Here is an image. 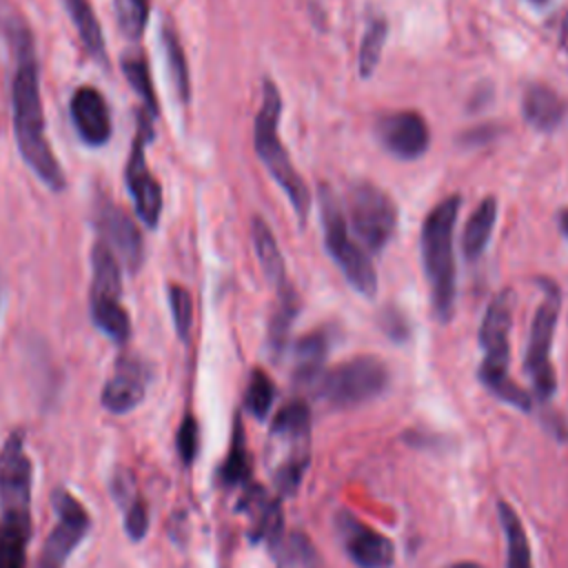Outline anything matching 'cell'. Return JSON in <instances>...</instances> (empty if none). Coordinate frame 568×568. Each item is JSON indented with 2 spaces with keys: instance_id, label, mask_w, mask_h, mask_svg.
I'll return each mask as SVG.
<instances>
[{
  "instance_id": "39",
  "label": "cell",
  "mask_w": 568,
  "mask_h": 568,
  "mask_svg": "<svg viewBox=\"0 0 568 568\" xmlns=\"http://www.w3.org/2000/svg\"><path fill=\"white\" fill-rule=\"evenodd\" d=\"M557 224L561 229V233L568 237V209H561L557 215Z\"/></svg>"
},
{
  "instance_id": "21",
  "label": "cell",
  "mask_w": 568,
  "mask_h": 568,
  "mask_svg": "<svg viewBox=\"0 0 568 568\" xmlns=\"http://www.w3.org/2000/svg\"><path fill=\"white\" fill-rule=\"evenodd\" d=\"M29 537H31V513H2L0 568H27Z\"/></svg>"
},
{
  "instance_id": "26",
  "label": "cell",
  "mask_w": 568,
  "mask_h": 568,
  "mask_svg": "<svg viewBox=\"0 0 568 568\" xmlns=\"http://www.w3.org/2000/svg\"><path fill=\"white\" fill-rule=\"evenodd\" d=\"M64 7L69 11V18L73 20L78 36L87 49V53L100 62L106 64V49H104V38H102V29L100 22L89 4V0H64Z\"/></svg>"
},
{
  "instance_id": "4",
  "label": "cell",
  "mask_w": 568,
  "mask_h": 568,
  "mask_svg": "<svg viewBox=\"0 0 568 568\" xmlns=\"http://www.w3.org/2000/svg\"><path fill=\"white\" fill-rule=\"evenodd\" d=\"M280 113H282L280 89L271 80H264L262 104H260V111H257L255 124H253L255 153L264 162L268 173L275 178V182L282 186V191L286 193L293 211L300 217V224H304L308 209H311V193H308L302 175L295 171V166L277 135Z\"/></svg>"
},
{
  "instance_id": "17",
  "label": "cell",
  "mask_w": 568,
  "mask_h": 568,
  "mask_svg": "<svg viewBox=\"0 0 568 568\" xmlns=\"http://www.w3.org/2000/svg\"><path fill=\"white\" fill-rule=\"evenodd\" d=\"M146 382H149L146 364L133 355H122L115 362L113 375L102 386L100 402L109 413H115V415L129 413L144 399Z\"/></svg>"
},
{
  "instance_id": "36",
  "label": "cell",
  "mask_w": 568,
  "mask_h": 568,
  "mask_svg": "<svg viewBox=\"0 0 568 568\" xmlns=\"http://www.w3.org/2000/svg\"><path fill=\"white\" fill-rule=\"evenodd\" d=\"M124 530L133 541H140L149 530V506L142 497H135L124 508Z\"/></svg>"
},
{
  "instance_id": "9",
  "label": "cell",
  "mask_w": 568,
  "mask_h": 568,
  "mask_svg": "<svg viewBox=\"0 0 568 568\" xmlns=\"http://www.w3.org/2000/svg\"><path fill=\"white\" fill-rule=\"evenodd\" d=\"M539 286H544L546 297L539 304L532 326H530V337L526 346V357H524V368L532 382V388L541 402L550 399L555 388H557V377L555 368L550 364V346H552V335L559 317V304L561 295L555 282L541 277Z\"/></svg>"
},
{
  "instance_id": "28",
  "label": "cell",
  "mask_w": 568,
  "mask_h": 568,
  "mask_svg": "<svg viewBox=\"0 0 568 568\" xmlns=\"http://www.w3.org/2000/svg\"><path fill=\"white\" fill-rule=\"evenodd\" d=\"M122 73L126 75V80L133 87V91L140 95L142 111L151 120H155L158 118V100H155V91H153V82H151V71H149L146 58L140 51L122 55Z\"/></svg>"
},
{
  "instance_id": "25",
  "label": "cell",
  "mask_w": 568,
  "mask_h": 568,
  "mask_svg": "<svg viewBox=\"0 0 568 568\" xmlns=\"http://www.w3.org/2000/svg\"><path fill=\"white\" fill-rule=\"evenodd\" d=\"M297 308H300V304H297V295H295L293 286L284 284L282 288H277V304H275V311L268 322V351H271L273 359H280L286 348L288 331L297 315Z\"/></svg>"
},
{
  "instance_id": "18",
  "label": "cell",
  "mask_w": 568,
  "mask_h": 568,
  "mask_svg": "<svg viewBox=\"0 0 568 568\" xmlns=\"http://www.w3.org/2000/svg\"><path fill=\"white\" fill-rule=\"evenodd\" d=\"M71 122L89 146H104L111 138V113L104 95L95 87H78L69 102Z\"/></svg>"
},
{
  "instance_id": "19",
  "label": "cell",
  "mask_w": 568,
  "mask_h": 568,
  "mask_svg": "<svg viewBox=\"0 0 568 568\" xmlns=\"http://www.w3.org/2000/svg\"><path fill=\"white\" fill-rule=\"evenodd\" d=\"M237 508L251 517V541H266L271 550L282 541L284 517L280 499H273L260 484H251L244 490Z\"/></svg>"
},
{
  "instance_id": "22",
  "label": "cell",
  "mask_w": 568,
  "mask_h": 568,
  "mask_svg": "<svg viewBox=\"0 0 568 568\" xmlns=\"http://www.w3.org/2000/svg\"><path fill=\"white\" fill-rule=\"evenodd\" d=\"M328 353V337L322 331L302 335L293 346V379L297 384H313L320 379Z\"/></svg>"
},
{
  "instance_id": "8",
  "label": "cell",
  "mask_w": 568,
  "mask_h": 568,
  "mask_svg": "<svg viewBox=\"0 0 568 568\" xmlns=\"http://www.w3.org/2000/svg\"><path fill=\"white\" fill-rule=\"evenodd\" d=\"M91 320L113 342L124 344L131 335V320L120 302L122 271L118 257L102 242L91 248Z\"/></svg>"
},
{
  "instance_id": "11",
  "label": "cell",
  "mask_w": 568,
  "mask_h": 568,
  "mask_svg": "<svg viewBox=\"0 0 568 568\" xmlns=\"http://www.w3.org/2000/svg\"><path fill=\"white\" fill-rule=\"evenodd\" d=\"M153 140V120L142 111L138 115V131L133 138L131 155L126 160V186L135 204L138 217L144 222V226L155 229L160 213H162V189L160 182L151 175L146 164V144Z\"/></svg>"
},
{
  "instance_id": "6",
  "label": "cell",
  "mask_w": 568,
  "mask_h": 568,
  "mask_svg": "<svg viewBox=\"0 0 568 568\" xmlns=\"http://www.w3.org/2000/svg\"><path fill=\"white\" fill-rule=\"evenodd\" d=\"M317 202H320V220L324 231V244L331 253L333 262L339 266L348 284L366 297H375L377 293V275L375 266L368 260L366 251L351 240L346 231V220L342 213V206L328 184H320L317 189Z\"/></svg>"
},
{
  "instance_id": "34",
  "label": "cell",
  "mask_w": 568,
  "mask_h": 568,
  "mask_svg": "<svg viewBox=\"0 0 568 568\" xmlns=\"http://www.w3.org/2000/svg\"><path fill=\"white\" fill-rule=\"evenodd\" d=\"M113 7L120 31L129 40H138L149 20V0H113Z\"/></svg>"
},
{
  "instance_id": "2",
  "label": "cell",
  "mask_w": 568,
  "mask_h": 568,
  "mask_svg": "<svg viewBox=\"0 0 568 568\" xmlns=\"http://www.w3.org/2000/svg\"><path fill=\"white\" fill-rule=\"evenodd\" d=\"M462 197L450 195L442 200L424 220L422 226V260L430 284V300L435 317L446 324L455 313V257L453 231L457 222Z\"/></svg>"
},
{
  "instance_id": "24",
  "label": "cell",
  "mask_w": 568,
  "mask_h": 568,
  "mask_svg": "<svg viewBox=\"0 0 568 568\" xmlns=\"http://www.w3.org/2000/svg\"><path fill=\"white\" fill-rule=\"evenodd\" d=\"M495 220H497V200L493 195H488L470 213V217L466 222V229H464L462 248H464V255L468 260H475L484 253V248L490 240V233L495 229Z\"/></svg>"
},
{
  "instance_id": "1",
  "label": "cell",
  "mask_w": 568,
  "mask_h": 568,
  "mask_svg": "<svg viewBox=\"0 0 568 568\" xmlns=\"http://www.w3.org/2000/svg\"><path fill=\"white\" fill-rule=\"evenodd\" d=\"M13 51V80H11V113L13 135L24 164L51 189L67 186L64 171L47 140L44 106L40 93V69L33 49V38L24 24L7 27Z\"/></svg>"
},
{
  "instance_id": "12",
  "label": "cell",
  "mask_w": 568,
  "mask_h": 568,
  "mask_svg": "<svg viewBox=\"0 0 568 568\" xmlns=\"http://www.w3.org/2000/svg\"><path fill=\"white\" fill-rule=\"evenodd\" d=\"M51 506L58 515V521L42 546L38 568H64L69 555L91 528L87 508L69 490L55 488L51 493Z\"/></svg>"
},
{
  "instance_id": "10",
  "label": "cell",
  "mask_w": 568,
  "mask_h": 568,
  "mask_svg": "<svg viewBox=\"0 0 568 568\" xmlns=\"http://www.w3.org/2000/svg\"><path fill=\"white\" fill-rule=\"evenodd\" d=\"M346 215L355 235L373 253L382 251L395 235L397 206L386 191L371 182H357L348 189Z\"/></svg>"
},
{
  "instance_id": "30",
  "label": "cell",
  "mask_w": 568,
  "mask_h": 568,
  "mask_svg": "<svg viewBox=\"0 0 568 568\" xmlns=\"http://www.w3.org/2000/svg\"><path fill=\"white\" fill-rule=\"evenodd\" d=\"M162 44H164V55H166V64H169V73L175 87V93L182 102H189L191 95V84H189V67H186V55L184 49L180 44L178 33L171 29V24H166L162 29Z\"/></svg>"
},
{
  "instance_id": "37",
  "label": "cell",
  "mask_w": 568,
  "mask_h": 568,
  "mask_svg": "<svg viewBox=\"0 0 568 568\" xmlns=\"http://www.w3.org/2000/svg\"><path fill=\"white\" fill-rule=\"evenodd\" d=\"M175 442H178V453H180L182 462L191 464L200 448V428H197V419L193 415H186L182 419Z\"/></svg>"
},
{
  "instance_id": "32",
  "label": "cell",
  "mask_w": 568,
  "mask_h": 568,
  "mask_svg": "<svg viewBox=\"0 0 568 568\" xmlns=\"http://www.w3.org/2000/svg\"><path fill=\"white\" fill-rule=\"evenodd\" d=\"M273 552H282V555H284L291 564H295L297 568H324L317 548H315L313 541H311L304 532H300V530L291 532L286 541L282 539V541L273 548Z\"/></svg>"
},
{
  "instance_id": "16",
  "label": "cell",
  "mask_w": 568,
  "mask_h": 568,
  "mask_svg": "<svg viewBox=\"0 0 568 568\" xmlns=\"http://www.w3.org/2000/svg\"><path fill=\"white\" fill-rule=\"evenodd\" d=\"M337 528L344 539L346 555L359 568H388L393 564L395 546L386 535L364 526L351 513H342L337 517Z\"/></svg>"
},
{
  "instance_id": "29",
  "label": "cell",
  "mask_w": 568,
  "mask_h": 568,
  "mask_svg": "<svg viewBox=\"0 0 568 568\" xmlns=\"http://www.w3.org/2000/svg\"><path fill=\"white\" fill-rule=\"evenodd\" d=\"M248 475H251V457L244 442V428H242V422H235L231 448L220 468V481L224 486H237V484H244Z\"/></svg>"
},
{
  "instance_id": "40",
  "label": "cell",
  "mask_w": 568,
  "mask_h": 568,
  "mask_svg": "<svg viewBox=\"0 0 568 568\" xmlns=\"http://www.w3.org/2000/svg\"><path fill=\"white\" fill-rule=\"evenodd\" d=\"M448 568H484V566L477 561H457V564H450Z\"/></svg>"
},
{
  "instance_id": "5",
  "label": "cell",
  "mask_w": 568,
  "mask_h": 568,
  "mask_svg": "<svg viewBox=\"0 0 568 568\" xmlns=\"http://www.w3.org/2000/svg\"><path fill=\"white\" fill-rule=\"evenodd\" d=\"M271 475L280 495H295L311 459V410L304 399L286 402L271 424Z\"/></svg>"
},
{
  "instance_id": "38",
  "label": "cell",
  "mask_w": 568,
  "mask_h": 568,
  "mask_svg": "<svg viewBox=\"0 0 568 568\" xmlns=\"http://www.w3.org/2000/svg\"><path fill=\"white\" fill-rule=\"evenodd\" d=\"M379 328L393 339V342H406L410 335V322L408 317L395 308V306H386L379 313Z\"/></svg>"
},
{
  "instance_id": "27",
  "label": "cell",
  "mask_w": 568,
  "mask_h": 568,
  "mask_svg": "<svg viewBox=\"0 0 568 568\" xmlns=\"http://www.w3.org/2000/svg\"><path fill=\"white\" fill-rule=\"evenodd\" d=\"M497 513L506 539V568H532L530 544L517 513L506 501L497 504Z\"/></svg>"
},
{
  "instance_id": "13",
  "label": "cell",
  "mask_w": 568,
  "mask_h": 568,
  "mask_svg": "<svg viewBox=\"0 0 568 568\" xmlns=\"http://www.w3.org/2000/svg\"><path fill=\"white\" fill-rule=\"evenodd\" d=\"M2 513H31V459L24 453V433L13 430L0 453Z\"/></svg>"
},
{
  "instance_id": "35",
  "label": "cell",
  "mask_w": 568,
  "mask_h": 568,
  "mask_svg": "<svg viewBox=\"0 0 568 568\" xmlns=\"http://www.w3.org/2000/svg\"><path fill=\"white\" fill-rule=\"evenodd\" d=\"M169 306H171L175 333L180 335V339L186 342L189 333H191V324H193V297H191V293L180 284H171L169 286Z\"/></svg>"
},
{
  "instance_id": "15",
  "label": "cell",
  "mask_w": 568,
  "mask_h": 568,
  "mask_svg": "<svg viewBox=\"0 0 568 568\" xmlns=\"http://www.w3.org/2000/svg\"><path fill=\"white\" fill-rule=\"evenodd\" d=\"M375 135L379 144L399 160H415L424 155L430 144V129L417 111H397L377 118Z\"/></svg>"
},
{
  "instance_id": "14",
  "label": "cell",
  "mask_w": 568,
  "mask_h": 568,
  "mask_svg": "<svg viewBox=\"0 0 568 568\" xmlns=\"http://www.w3.org/2000/svg\"><path fill=\"white\" fill-rule=\"evenodd\" d=\"M95 229L100 233V242L111 248L118 262H122L129 273H135L142 264L144 244L142 233L131 215L118 209L113 202H102L95 213Z\"/></svg>"
},
{
  "instance_id": "23",
  "label": "cell",
  "mask_w": 568,
  "mask_h": 568,
  "mask_svg": "<svg viewBox=\"0 0 568 568\" xmlns=\"http://www.w3.org/2000/svg\"><path fill=\"white\" fill-rule=\"evenodd\" d=\"M251 237H253V246H255L260 266H262L268 284H273L275 291L282 288L284 284H288L286 271H284V257L280 253L275 235L260 215H255L251 222Z\"/></svg>"
},
{
  "instance_id": "33",
  "label": "cell",
  "mask_w": 568,
  "mask_h": 568,
  "mask_svg": "<svg viewBox=\"0 0 568 568\" xmlns=\"http://www.w3.org/2000/svg\"><path fill=\"white\" fill-rule=\"evenodd\" d=\"M273 399H275V386L271 382V377L255 368L251 373V379H248V386H246V395H244V404L246 408L251 410L253 417L257 419H264L273 406Z\"/></svg>"
},
{
  "instance_id": "31",
  "label": "cell",
  "mask_w": 568,
  "mask_h": 568,
  "mask_svg": "<svg viewBox=\"0 0 568 568\" xmlns=\"http://www.w3.org/2000/svg\"><path fill=\"white\" fill-rule=\"evenodd\" d=\"M386 33H388V24L384 18H375L368 22L362 44H359V55H357V64H359V75L368 78L373 75V71L377 69L384 42H386Z\"/></svg>"
},
{
  "instance_id": "7",
  "label": "cell",
  "mask_w": 568,
  "mask_h": 568,
  "mask_svg": "<svg viewBox=\"0 0 568 568\" xmlns=\"http://www.w3.org/2000/svg\"><path fill=\"white\" fill-rule=\"evenodd\" d=\"M388 379V366L379 357L357 355L322 373L315 393L333 408H353L382 395Z\"/></svg>"
},
{
  "instance_id": "20",
  "label": "cell",
  "mask_w": 568,
  "mask_h": 568,
  "mask_svg": "<svg viewBox=\"0 0 568 568\" xmlns=\"http://www.w3.org/2000/svg\"><path fill=\"white\" fill-rule=\"evenodd\" d=\"M521 111L532 129L550 133L564 122L568 113V102L548 84H530L524 93Z\"/></svg>"
},
{
  "instance_id": "41",
  "label": "cell",
  "mask_w": 568,
  "mask_h": 568,
  "mask_svg": "<svg viewBox=\"0 0 568 568\" xmlns=\"http://www.w3.org/2000/svg\"><path fill=\"white\" fill-rule=\"evenodd\" d=\"M528 2H532V4H546L548 0H528Z\"/></svg>"
},
{
  "instance_id": "3",
  "label": "cell",
  "mask_w": 568,
  "mask_h": 568,
  "mask_svg": "<svg viewBox=\"0 0 568 568\" xmlns=\"http://www.w3.org/2000/svg\"><path fill=\"white\" fill-rule=\"evenodd\" d=\"M513 311H515V293L510 288H504L490 300L484 313V320L479 326V344L484 348L479 379L499 399L521 410H530L528 393L508 377V357H510L508 335L513 326Z\"/></svg>"
}]
</instances>
